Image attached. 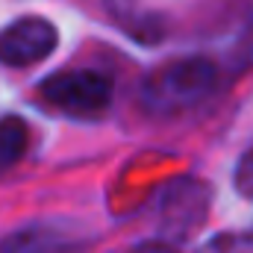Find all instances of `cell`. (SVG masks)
I'll use <instances>...</instances> for the list:
<instances>
[{
    "label": "cell",
    "mask_w": 253,
    "mask_h": 253,
    "mask_svg": "<svg viewBox=\"0 0 253 253\" xmlns=\"http://www.w3.org/2000/svg\"><path fill=\"white\" fill-rule=\"evenodd\" d=\"M59 33L42 15L15 18L0 30V65L6 68H30L44 62L56 50Z\"/></svg>",
    "instance_id": "obj_4"
},
{
    "label": "cell",
    "mask_w": 253,
    "mask_h": 253,
    "mask_svg": "<svg viewBox=\"0 0 253 253\" xmlns=\"http://www.w3.org/2000/svg\"><path fill=\"white\" fill-rule=\"evenodd\" d=\"M27 144H30V126L18 115L0 118V168L18 162L27 153Z\"/></svg>",
    "instance_id": "obj_7"
},
{
    "label": "cell",
    "mask_w": 253,
    "mask_h": 253,
    "mask_svg": "<svg viewBox=\"0 0 253 253\" xmlns=\"http://www.w3.org/2000/svg\"><path fill=\"white\" fill-rule=\"evenodd\" d=\"M129 253H177L171 245H162V242H144L138 248H132Z\"/></svg>",
    "instance_id": "obj_10"
},
{
    "label": "cell",
    "mask_w": 253,
    "mask_h": 253,
    "mask_svg": "<svg viewBox=\"0 0 253 253\" xmlns=\"http://www.w3.org/2000/svg\"><path fill=\"white\" fill-rule=\"evenodd\" d=\"M106 9H109V15L121 24V30H124L126 36H132V39H138V42H144V44L159 42V39L165 36L162 18H156V15H150V12H141V9L135 6V0H106Z\"/></svg>",
    "instance_id": "obj_6"
},
{
    "label": "cell",
    "mask_w": 253,
    "mask_h": 253,
    "mask_svg": "<svg viewBox=\"0 0 253 253\" xmlns=\"http://www.w3.org/2000/svg\"><path fill=\"white\" fill-rule=\"evenodd\" d=\"M80 242L53 224H30L9 233L0 242V253H77Z\"/></svg>",
    "instance_id": "obj_5"
},
{
    "label": "cell",
    "mask_w": 253,
    "mask_h": 253,
    "mask_svg": "<svg viewBox=\"0 0 253 253\" xmlns=\"http://www.w3.org/2000/svg\"><path fill=\"white\" fill-rule=\"evenodd\" d=\"M209 197L212 194L203 180H171L156 200V227L162 230V236L174 242H186L189 236H194L209 215Z\"/></svg>",
    "instance_id": "obj_3"
},
{
    "label": "cell",
    "mask_w": 253,
    "mask_h": 253,
    "mask_svg": "<svg viewBox=\"0 0 253 253\" xmlns=\"http://www.w3.org/2000/svg\"><path fill=\"white\" fill-rule=\"evenodd\" d=\"M236 189H239V194L253 200V147L245 150V156L236 165Z\"/></svg>",
    "instance_id": "obj_9"
},
{
    "label": "cell",
    "mask_w": 253,
    "mask_h": 253,
    "mask_svg": "<svg viewBox=\"0 0 253 253\" xmlns=\"http://www.w3.org/2000/svg\"><path fill=\"white\" fill-rule=\"evenodd\" d=\"M39 97L68 118H100L112 106L115 83L103 71L74 68L47 77L39 85Z\"/></svg>",
    "instance_id": "obj_2"
},
{
    "label": "cell",
    "mask_w": 253,
    "mask_h": 253,
    "mask_svg": "<svg viewBox=\"0 0 253 253\" xmlns=\"http://www.w3.org/2000/svg\"><path fill=\"white\" fill-rule=\"evenodd\" d=\"M218 88V65L206 56H180L156 65L138 88L144 112L159 118L183 115Z\"/></svg>",
    "instance_id": "obj_1"
},
{
    "label": "cell",
    "mask_w": 253,
    "mask_h": 253,
    "mask_svg": "<svg viewBox=\"0 0 253 253\" xmlns=\"http://www.w3.org/2000/svg\"><path fill=\"white\" fill-rule=\"evenodd\" d=\"M197 253H253V233H224V236H215Z\"/></svg>",
    "instance_id": "obj_8"
}]
</instances>
